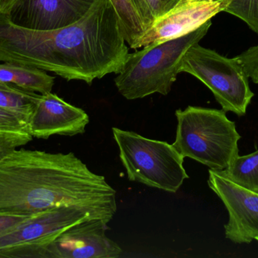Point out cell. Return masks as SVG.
<instances>
[{
	"label": "cell",
	"instance_id": "1",
	"mask_svg": "<svg viewBox=\"0 0 258 258\" xmlns=\"http://www.w3.org/2000/svg\"><path fill=\"white\" fill-rule=\"evenodd\" d=\"M117 13L110 0H98L74 24L50 30L14 24L0 12V62L53 72L91 84L118 74L128 56Z\"/></svg>",
	"mask_w": 258,
	"mask_h": 258
},
{
	"label": "cell",
	"instance_id": "2",
	"mask_svg": "<svg viewBox=\"0 0 258 258\" xmlns=\"http://www.w3.org/2000/svg\"><path fill=\"white\" fill-rule=\"evenodd\" d=\"M61 206L109 223L116 191L72 152L17 148L0 159V215L30 217Z\"/></svg>",
	"mask_w": 258,
	"mask_h": 258
},
{
	"label": "cell",
	"instance_id": "3",
	"mask_svg": "<svg viewBox=\"0 0 258 258\" xmlns=\"http://www.w3.org/2000/svg\"><path fill=\"white\" fill-rule=\"evenodd\" d=\"M212 25V20L191 33L175 39L143 47L129 53L115 78L119 93L126 99L143 98L155 93L166 95L180 74L182 59L199 43Z\"/></svg>",
	"mask_w": 258,
	"mask_h": 258
},
{
	"label": "cell",
	"instance_id": "4",
	"mask_svg": "<svg viewBox=\"0 0 258 258\" xmlns=\"http://www.w3.org/2000/svg\"><path fill=\"white\" fill-rule=\"evenodd\" d=\"M224 110L188 106L175 112L177 120L172 144L183 158H189L212 171H221L239 156L241 136L236 123Z\"/></svg>",
	"mask_w": 258,
	"mask_h": 258
},
{
	"label": "cell",
	"instance_id": "5",
	"mask_svg": "<svg viewBox=\"0 0 258 258\" xmlns=\"http://www.w3.org/2000/svg\"><path fill=\"white\" fill-rule=\"evenodd\" d=\"M112 131L130 181L176 193L189 178L184 158L172 145L117 127Z\"/></svg>",
	"mask_w": 258,
	"mask_h": 258
},
{
	"label": "cell",
	"instance_id": "6",
	"mask_svg": "<svg viewBox=\"0 0 258 258\" xmlns=\"http://www.w3.org/2000/svg\"><path fill=\"white\" fill-rule=\"evenodd\" d=\"M180 71L203 82L224 112L239 117L246 114L254 94L249 86V78L236 57H224L197 43L183 56Z\"/></svg>",
	"mask_w": 258,
	"mask_h": 258
},
{
	"label": "cell",
	"instance_id": "7",
	"mask_svg": "<svg viewBox=\"0 0 258 258\" xmlns=\"http://www.w3.org/2000/svg\"><path fill=\"white\" fill-rule=\"evenodd\" d=\"M93 218L89 212L69 206L27 217L0 236V257L41 258L44 248L62 232Z\"/></svg>",
	"mask_w": 258,
	"mask_h": 258
},
{
	"label": "cell",
	"instance_id": "8",
	"mask_svg": "<svg viewBox=\"0 0 258 258\" xmlns=\"http://www.w3.org/2000/svg\"><path fill=\"white\" fill-rule=\"evenodd\" d=\"M233 0H180L169 12L156 18L131 45L143 48L191 33L224 12Z\"/></svg>",
	"mask_w": 258,
	"mask_h": 258
},
{
	"label": "cell",
	"instance_id": "9",
	"mask_svg": "<svg viewBox=\"0 0 258 258\" xmlns=\"http://www.w3.org/2000/svg\"><path fill=\"white\" fill-rule=\"evenodd\" d=\"M208 184L229 215L226 238L236 244H249L258 236V193L245 189L209 169Z\"/></svg>",
	"mask_w": 258,
	"mask_h": 258
},
{
	"label": "cell",
	"instance_id": "10",
	"mask_svg": "<svg viewBox=\"0 0 258 258\" xmlns=\"http://www.w3.org/2000/svg\"><path fill=\"white\" fill-rule=\"evenodd\" d=\"M108 222L86 220L67 229L42 251L41 258H116L122 250L106 235Z\"/></svg>",
	"mask_w": 258,
	"mask_h": 258
},
{
	"label": "cell",
	"instance_id": "11",
	"mask_svg": "<svg viewBox=\"0 0 258 258\" xmlns=\"http://www.w3.org/2000/svg\"><path fill=\"white\" fill-rule=\"evenodd\" d=\"M98 0H18L6 15L26 28L50 30L67 27L84 17Z\"/></svg>",
	"mask_w": 258,
	"mask_h": 258
},
{
	"label": "cell",
	"instance_id": "12",
	"mask_svg": "<svg viewBox=\"0 0 258 258\" xmlns=\"http://www.w3.org/2000/svg\"><path fill=\"white\" fill-rule=\"evenodd\" d=\"M89 123V115L84 110L48 92L40 94L29 121V134L38 139L54 135L73 136L84 133Z\"/></svg>",
	"mask_w": 258,
	"mask_h": 258
},
{
	"label": "cell",
	"instance_id": "13",
	"mask_svg": "<svg viewBox=\"0 0 258 258\" xmlns=\"http://www.w3.org/2000/svg\"><path fill=\"white\" fill-rule=\"evenodd\" d=\"M0 80L39 94L51 92L54 84V77L45 71L10 62L0 64Z\"/></svg>",
	"mask_w": 258,
	"mask_h": 258
},
{
	"label": "cell",
	"instance_id": "14",
	"mask_svg": "<svg viewBox=\"0 0 258 258\" xmlns=\"http://www.w3.org/2000/svg\"><path fill=\"white\" fill-rule=\"evenodd\" d=\"M217 172L239 186L258 193V150L246 156H238L228 168Z\"/></svg>",
	"mask_w": 258,
	"mask_h": 258
},
{
	"label": "cell",
	"instance_id": "15",
	"mask_svg": "<svg viewBox=\"0 0 258 258\" xmlns=\"http://www.w3.org/2000/svg\"><path fill=\"white\" fill-rule=\"evenodd\" d=\"M39 96L40 94L0 80V109L15 112L30 120Z\"/></svg>",
	"mask_w": 258,
	"mask_h": 258
},
{
	"label": "cell",
	"instance_id": "16",
	"mask_svg": "<svg viewBox=\"0 0 258 258\" xmlns=\"http://www.w3.org/2000/svg\"><path fill=\"white\" fill-rule=\"evenodd\" d=\"M120 21L124 38L129 46L145 31L144 23L132 0H110Z\"/></svg>",
	"mask_w": 258,
	"mask_h": 258
},
{
	"label": "cell",
	"instance_id": "17",
	"mask_svg": "<svg viewBox=\"0 0 258 258\" xmlns=\"http://www.w3.org/2000/svg\"><path fill=\"white\" fill-rule=\"evenodd\" d=\"M146 29L162 15L169 12L180 0H132Z\"/></svg>",
	"mask_w": 258,
	"mask_h": 258
},
{
	"label": "cell",
	"instance_id": "18",
	"mask_svg": "<svg viewBox=\"0 0 258 258\" xmlns=\"http://www.w3.org/2000/svg\"><path fill=\"white\" fill-rule=\"evenodd\" d=\"M224 12L242 20L258 34V0H233Z\"/></svg>",
	"mask_w": 258,
	"mask_h": 258
},
{
	"label": "cell",
	"instance_id": "19",
	"mask_svg": "<svg viewBox=\"0 0 258 258\" xmlns=\"http://www.w3.org/2000/svg\"><path fill=\"white\" fill-rule=\"evenodd\" d=\"M29 121L27 117L0 109V132L29 133Z\"/></svg>",
	"mask_w": 258,
	"mask_h": 258
},
{
	"label": "cell",
	"instance_id": "20",
	"mask_svg": "<svg viewBox=\"0 0 258 258\" xmlns=\"http://www.w3.org/2000/svg\"><path fill=\"white\" fill-rule=\"evenodd\" d=\"M29 133L0 132V159L32 140Z\"/></svg>",
	"mask_w": 258,
	"mask_h": 258
},
{
	"label": "cell",
	"instance_id": "21",
	"mask_svg": "<svg viewBox=\"0 0 258 258\" xmlns=\"http://www.w3.org/2000/svg\"><path fill=\"white\" fill-rule=\"evenodd\" d=\"M236 58L248 78L254 83H258V45L251 47Z\"/></svg>",
	"mask_w": 258,
	"mask_h": 258
},
{
	"label": "cell",
	"instance_id": "22",
	"mask_svg": "<svg viewBox=\"0 0 258 258\" xmlns=\"http://www.w3.org/2000/svg\"><path fill=\"white\" fill-rule=\"evenodd\" d=\"M27 218V217L0 215V236L18 225Z\"/></svg>",
	"mask_w": 258,
	"mask_h": 258
},
{
	"label": "cell",
	"instance_id": "23",
	"mask_svg": "<svg viewBox=\"0 0 258 258\" xmlns=\"http://www.w3.org/2000/svg\"><path fill=\"white\" fill-rule=\"evenodd\" d=\"M18 0H0V12L9 14Z\"/></svg>",
	"mask_w": 258,
	"mask_h": 258
},
{
	"label": "cell",
	"instance_id": "24",
	"mask_svg": "<svg viewBox=\"0 0 258 258\" xmlns=\"http://www.w3.org/2000/svg\"><path fill=\"white\" fill-rule=\"evenodd\" d=\"M255 240H257L258 242V236H257V237L255 238Z\"/></svg>",
	"mask_w": 258,
	"mask_h": 258
}]
</instances>
